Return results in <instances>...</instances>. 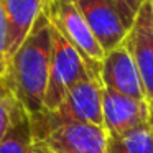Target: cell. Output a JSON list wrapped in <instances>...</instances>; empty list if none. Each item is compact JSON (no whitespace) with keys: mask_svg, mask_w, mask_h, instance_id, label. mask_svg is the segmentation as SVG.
I'll return each instance as SVG.
<instances>
[{"mask_svg":"<svg viewBox=\"0 0 153 153\" xmlns=\"http://www.w3.org/2000/svg\"><path fill=\"white\" fill-rule=\"evenodd\" d=\"M51 53L53 27L43 8L28 36L10 58L7 68L8 84L30 117L43 112Z\"/></svg>","mask_w":153,"mask_h":153,"instance_id":"obj_1","label":"cell"},{"mask_svg":"<svg viewBox=\"0 0 153 153\" xmlns=\"http://www.w3.org/2000/svg\"><path fill=\"white\" fill-rule=\"evenodd\" d=\"M45 13L53 28L79 53L89 77L100 84V66L105 56L74 0H46Z\"/></svg>","mask_w":153,"mask_h":153,"instance_id":"obj_2","label":"cell"},{"mask_svg":"<svg viewBox=\"0 0 153 153\" xmlns=\"http://www.w3.org/2000/svg\"><path fill=\"white\" fill-rule=\"evenodd\" d=\"M86 77H89V73L79 53L53 28V53L43 99V112H53L58 109L69 91Z\"/></svg>","mask_w":153,"mask_h":153,"instance_id":"obj_3","label":"cell"},{"mask_svg":"<svg viewBox=\"0 0 153 153\" xmlns=\"http://www.w3.org/2000/svg\"><path fill=\"white\" fill-rule=\"evenodd\" d=\"M33 132L48 153H107L105 130L92 123L33 125Z\"/></svg>","mask_w":153,"mask_h":153,"instance_id":"obj_4","label":"cell"},{"mask_svg":"<svg viewBox=\"0 0 153 153\" xmlns=\"http://www.w3.org/2000/svg\"><path fill=\"white\" fill-rule=\"evenodd\" d=\"M33 125H50L58 122H81L102 127V86L92 77L77 82L66 99L53 112H41L30 117Z\"/></svg>","mask_w":153,"mask_h":153,"instance_id":"obj_5","label":"cell"},{"mask_svg":"<svg viewBox=\"0 0 153 153\" xmlns=\"http://www.w3.org/2000/svg\"><path fill=\"white\" fill-rule=\"evenodd\" d=\"M104 53L119 46L127 38L130 25L115 0H74Z\"/></svg>","mask_w":153,"mask_h":153,"instance_id":"obj_6","label":"cell"},{"mask_svg":"<svg viewBox=\"0 0 153 153\" xmlns=\"http://www.w3.org/2000/svg\"><path fill=\"white\" fill-rule=\"evenodd\" d=\"M125 45L137 64L143 92L150 104L153 102V12L146 0L138 8L132 27L127 35Z\"/></svg>","mask_w":153,"mask_h":153,"instance_id":"obj_7","label":"cell"},{"mask_svg":"<svg viewBox=\"0 0 153 153\" xmlns=\"http://www.w3.org/2000/svg\"><path fill=\"white\" fill-rule=\"evenodd\" d=\"M100 86L138 100H146L137 64L125 41L107 51L100 66Z\"/></svg>","mask_w":153,"mask_h":153,"instance_id":"obj_8","label":"cell"},{"mask_svg":"<svg viewBox=\"0 0 153 153\" xmlns=\"http://www.w3.org/2000/svg\"><path fill=\"white\" fill-rule=\"evenodd\" d=\"M102 120L107 137H119L150 122V102L102 87Z\"/></svg>","mask_w":153,"mask_h":153,"instance_id":"obj_9","label":"cell"},{"mask_svg":"<svg viewBox=\"0 0 153 153\" xmlns=\"http://www.w3.org/2000/svg\"><path fill=\"white\" fill-rule=\"evenodd\" d=\"M46 0H4L5 31H7L5 50L8 61L31 31L38 15L43 12Z\"/></svg>","mask_w":153,"mask_h":153,"instance_id":"obj_10","label":"cell"},{"mask_svg":"<svg viewBox=\"0 0 153 153\" xmlns=\"http://www.w3.org/2000/svg\"><path fill=\"white\" fill-rule=\"evenodd\" d=\"M0 153H48L35 137L33 123L25 110L18 114L5 137L0 140Z\"/></svg>","mask_w":153,"mask_h":153,"instance_id":"obj_11","label":"cell"},{"mask_svg":"<svg viewBox=\"0 0 153 153\" xmlns=\"http://www.w3.org/2000/svg\"><path fill=\"white\" fill-rule=\"evenodd\" d=\"M107 153H153V128L150 122L119 137H107Z\"/></svg>","mask_w":153,"mask_h":153,"instance_id":"obj_12","label":"cell"},{"mask_svg":"<svg viewBox=\"0 0 153 153\" xmlns=\"http://www.w3.org/2000/svg\"><path fill=\"white\" fill-rule=\"evenodd\" d=\"M22 110L25 109L13 94V89L7 81V76L0 77V140L5 137V133L8 132V128L12 127V123L15 122V119Z\"/></svg>","mask_w":153,"mask_h":153,"instance_id":"obj_13","label":"cell"},{"mask_svg":"<svg viewBox=\"0 0 153 153\" xmlns=\"http://www.w3.org/2000/svg\"><path fill=\"white\" fill-rule=\"evenodd\" d=\"M5 15H4V0H0V77L7 76V68H8V59H7V50H5Z\"/></svg>","mask_w":153,"mask_h":153,"instance_id":"obj_14","label":"cell"},{"mask_svg":"<svg viewBox=\"0 0 153 153\" xmlns=\"http://www.w3.org/2000/svg\"><path fill=\"white\" fill-rule=\"evenodd\" d=\"M115 2H117V5H119L120 12H122L123 18L127 20V23L132 27V22H133V18H135L138 8L145 4L146 0H115Z\"/></svg>","mask_w":153,"mask_h":153,"instance_id":"obj_15","label":"cell"},{"mask_svg":"<svg viewBox=\"0 0 153 153\" xmlns=\"http://www.w3.org/2000/svg\"><path fill=\"white\" fill-rule=\"evenodd\" d=\"M150 4H152V12H153V0H150Z\"/></svg>","mask_w":153,"mask_h":153,"instance_id":"obj_16","label":"cell"}]
</instances>
